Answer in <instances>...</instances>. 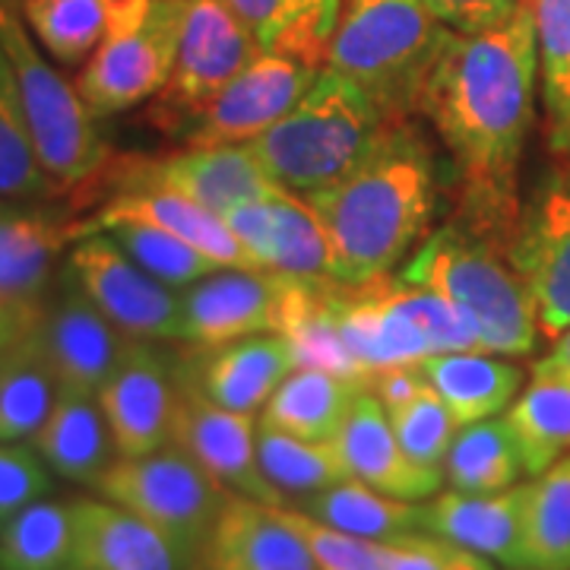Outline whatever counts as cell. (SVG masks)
Here are the masks:
<instances>
[{
	"label": "cell",
	"instance_id": "1",
	"mask_svg": "<svg viewBox=\"0 0 570 570\" xmlns=\"http://www.w3.org/2000/svg\"><path fill=\"white\" fill-rule=\"evenodd\" d=\"M539 39L530 0L489 32H453L419 111L434 124L460 175V213L508 250L520 219V163L535 118Z\"/></svg>",
	"mask_w": 570,
	"mask_h": 570
},
{
	"label": "cell",
	"instance_id": "2",
	"mask_svg": "<svg viewBox=\"0 0 570 570\" xmlns=\"http://www.w3.org/2000/svg\"><path fill=\"white\" fill-rule=\"evenodd\" d=\"M438 181L415 124H387L346 175L307 204L333 245V279L362 285L387 276L428 235Z\"/></svg>",
	"mask_w": 570,
	"mask_h": 570
},
{
	"label": "cell",
	"instance_id": "3",
	"mask_svg": "<svg viewBox=\"0 0 570 570\" xmlns=\"http://www.w3.org/2000/svg\"><path fill=\"white\" fill-rule=\"evenodd\" d=\"M450 36L425 0H348L326 67L365 89L390 121H406Z\"/></svg>",
	"mask_w": 570,
	"mask_h": 570
},
{
	"label": "cell",
	"instance_id": "4",
	"mask_svg": "<svg viewBox=\"0 0 570 570\" xmlns=\"http://www.w3.org/2000/svg\"><path fill=\"white\" fill-rule=\"evenodd\" d=\"M387 124L393 121L365 89L324 67L302 102L245 146L269 181L295 194H314L340 181Z\"/></svg>",
	"mask_w": 570,
	"mask_h": 570
},
{
	"label": "cell",
	"instance_id": "5",
	"mask_svg": "<svg viewBox=\"0 0 570 570\" xmlns=\"http://www.w3.org/2000/svg\"><path fill=\"white\" fill-rule=\"evenodd\" d=\"M508 261V250L498 242L450 219L428 235L400 279L463 307L479 326L485 352L530 355L542 333L530 292Z\"/></svg>",
	"mask_w": 570,
	"mask_h": 570
},
{
	"label": "cell",
	"instance_id": "6",
	"mask_svg": "<svg viewBox=\"0 0 570 570\" xmlns=\"http://www.w3.org/2000/svg\"><path fill=\"white\" fill-rule=\"evenodd\" d=\"M0 48L17 70L29 137L45 175L61 194H77L86 184L99 181L115 163L99 115L41 55V45L22 20L20 3H0Z\"/></svg>",
	"mask_w": 570,
	"mask_h": 570
},
{
	"label": "cell",
	"instance_id": "7",
	"mask_svg": "<svg viewBox=\"0 0 570 570\" xmlns=\"http://www.w3.org/2000/svg\"><path fill=\"white\" fill-rule=\"evenodd\" d=\"M96 491L168 532L200 561L232 494L178 448L156 450L146 456H118L99 479Z\"/></svg>",
	"mask_w": 570,
	"mask_h": 570
},
{
	"label": "cell",
	"instance_id": "8",
	"mask_svg": "<svg viewBox=\"0 0 570 570\" xmlns=\"http://www.w3.org/2000/svg\"><path fill=\"white\" fill-rule=\"evenodd\" d=\"M264 51L225 0H187L175 70L153 96L149 118L168 137H181L206 105Z\"/></svg>",
	"mask_w": 570,
	"mask_h": 570
},
{
	"label": "cell",
	"instance_id": "9",
	"mask_svg": "<svg viewBox=\"0 0 570 570\" xmlns=\"http://www.w3.org/2000/svg\"><path fill=\"white\" fill-rule=\"evenodd\" d=\"M63 266L130 340L181 343V292L142 269L108 232L80 238Z\"/></svg>",
	"mask_w": 570,
	"mask_h": 570
},
{
	"label": "cell",
	"instance_id": "10",
	"mask_svg": "<svg viewBox=\"0 0 570 570\" xmlns=\"http://www.w3.org/2000/svg\"><path fill=\"white\" fill-rule=\"evenodd\" d=\"M508 257L530 292L539 333L558 340L570 326V163L551 171L520 209Z\"/></svg>",
	"mask_w": 570,
	"mask_h": 570
},
{
	"label": "cell",
	"instance_id": "11",
	"mask_svg": "<svg viewBox=\"0 0 570 570\" xmlns=\"http://www.w3.org/2000/svg\"><path fill=\"white\" fill-rule=\"evenodd\" d=\"M187 0H153L146 20L105 41L82 63L77 89L99 118H111L159 96L175 70Z\"/></svg>",
	"mask_w": 570,
	"mask_h": 570
},
{
	"label": "cell",
	"instance_id": "12",
	"mask_svg": "<svg viewBox=\"0 0 570 570\" xmlns=\"http://www.w3.org/2000/svg\"><path fill=\"white\" fill-rule=\"evenodd\" d=\"M96 396L121 456L171 448L181 396V352H171L156 340H130Z\"/></svg>",
	"mask_w": 570,
	"mask_h": 570
},
{
	"label": "cell",
	"instance_id": "13",
	"mask_svg": "<svg viewBox=\"0 0 570 570\" xmlns=\"http://www.w3.org/2000/svg\"><path fill=\"white\" fill-rule=\"evenodd\" d=\"M32 333L55 367L61 390L89 396L102 390L130 346V336L92 305L67 266H61L58 283L48 288Z\"/></svg>",
	"mask_w": 570,
	"mask_h": 570
},
{
	"label": "cell",
	"instance_id": "14",
	"mask_svg": "<svg viewBox=\"0 0 570 570\" xmlns=\"http://www.w3.org/2000/svg\"><path fill=\"white\" fill-rule=\"evenodd\" d=\"M108 175V171H105ZM118 190L127 187H165L200 204L216 216L235 206L266 200L279 190L261 163L247 153L245 142L228 146H184L181 153L146 163H118L108 175Z\"/></svg>",
	"mask_w": 570,
	"mask_h": 570
},
{
	"label": "cell",
	"instance_id": "15",
	"mask_svg": "<svg viewBox=\"0 0 570 570\" xmlns=\"http://www.w3.org/2000/svg\"><path fill=\"white\" fill-rule=\"evenodd\" d=\"M317 73L321 70L311 63L261 55L184 127L178 140L184 146H228L254 140L302 102Z\"/></svg>",
	"mask_w": 570,
	"mask_h": 570
},
{
	"label": "cell",
	"instance_id": "16",
	"mask_svg": "<svg viewBox=\"0 0 570 570\" xmlns=\"http://www.w3.org/2000/svg\"><path fill=\"white\" fill-rule=\"evenodd\" d=\"M171 448L194 456L232 494H242L269 508H285V498L269 485L257 460L254 415L216 406L184 374Z\"/></svg>",
	"mask_w": 570,
	"mask_h": 570
},
{
	"label": "cell",
	"instance_id": "17",
	"mask_svg": "<svg viewBox=\"0 0 570 570\" xmlns=\"http://www.w3.org/2000/svg\"><path fill=\"white\" fill-rule=\"evenodd\" d=\"M285 273L213 269L181 288V343L223 346L254 333H276Z\"/></svg>",
	"mask_w": 570,
	"mask_h": 570
},
{
	"label": "cell",
	"instance_id": "18",
	"mask_svg": "<svg viewBox=\"0 0 570 570\" xmlns=\"http://www.w3.org/2000/svg\"><path fill=\"white\" fill-rule=\"evenodd\" d=\"M70 570H204V561L168 532L108 498H70Z\"/></svg>",
	"mask_w": 570,
	"mask_h": 570
},
{
	"label": "cell",
	"instance_id": "19",
	"mask_svg": "<svg viewBox=\"0 0 570 570\" xmlns=\"http://www.w3.org/2000/svg\"><path fill=\"white\" fill-rule=\"evenodd\" d=\"M92 232V219H77L48 200H0V295L45 298L63 254Z\"/></svg>",
	"mask_w": 570,
	"mask_h": 570
},
{
	"label": "cell",
	"instance_id": "20",
	"mask_svg": "<svg viewBox=\"0 0 570 570\" xmlns=\"http://www.w3.org/2000/svg\"><path fill=\"white\" fill-rule=\"evenodd\" d=\"M298 367L295 346L283 333H254L223 346L181 352V374L216 406L254 415Z\"/></svg>",
	"mask_w": 570,
	"mask_h": 570
},
{
	"label": "cell",
	"instance_id": "21",
	"mask_svg": "<svg viewBox=\"0 0 570 570\" xmlns=\"http://www.w3.org/2000/svg\"><path fill=\"white\" fill-rule=\"evenodd\" d=\"M422 530L479 551L508 570H530L527 561V485L498 494L444 491L422 504Z\"/></svg>",
	"mask_w": 570,
	"mask_h": 570
},
{
	"label": "cell",
	"instance_id": "22",
	"mask_svg": "<svg viewBox=\"0 0 570 570\" xmlns=\"http://www.w3.org/2000/svg\"><path fill=\"white\" fill-rule=\"evenodd\" d=\"M336 444L346 456L352 479L384 491L390 498L428 501L444 482L441 469H425L409 460L393 434L387 409L381 406V400L371 390H362L352 403L346 425L336 434Z\"/></svg>",
	"mask_w": 570,
	"mask_h": 570
},
{
	"label": "cell",
	"instance_id": "23",
	"mask_svg": "<svg viewBox=\"0 0 570 570\" xmlns=\"http://www.w3.org/2000/svg\"><path fill=\"white\" fill-rule=\"evenodd\" d=\"M206 570H321L279 508L228 494L204 554Z\"/></svg>",
	"mask_w": 570,
	"mask_h": 570
},
{
	"label": "cell",
	"instance_id": "24",
	"mask_svg": "<svg viewBox=\"0 0 570 570\" xmlns=\"http://www.w3.org/2000/svg\"><path fill=\"white\" fill-rule=\"evenodd\" d=\"M96 232L111 223H146L178 235L190 247L204 250L209 261L228 269H264L247 247L235 238V232L225 225L223 216L209 213L200 204L187 200L175 190L165 187H127L118 190L111 200H105L102 209L92 216Z\"/></svg>",
	"mask_w": 570,
	"mask_h": 570
},
{
	"label": "cell",
	"instance_id": "25",
	"mask_svg": "<svg viewBox=\"0 0 570 570\" xmlns=\"http://www.w3.org/2000/svg\"><path fill=\"white\" fill-rule=\"evenodd\" d=\"M149 7L153 0H20L41 51L63 67H80L105 41L137 29Z\"/></svg>",
	"mask_w": 570,
	"mask_h": 570
},
{
	"label": "cell",
	"instance_id": "26",
	"mask_svg": "<svg viewBox=\"0 0 570 570\" xmlns=\"http://www.w3.org/2000/svg\"><path fill=\"white\" fill-rule=\"evenodd\" d=\"M55 475L96 489L99 479L121 456L99 396L61 390L48 422L29 441Z\"/></svg>",
	"mask_w": 570,
	"mask_h": 570
},
{
	"label": "cell",
	"instance_id": "27",
	"mask_svg": "<svg viewBox=\"0 0 570 570\" xmlns=\"http://www.w3.org/2000/svg\"><path fill=\"white\" fill-rule=\"evenodd\" d=\"M422 371L460 428L504 412L523 384V371L494 358V352H438L422 362Z\"/></svg>",
	"mask_w": 570,
	"mask_h": 570
},
{
	"label": "cell",
	"instance_id": "28",
	"mask_svg": "<svg viewBox=\"0 0 570 570\" xmlns=\"http://www.w3.org/2000/svg\"><path fill=\"white\" fill-rule=\"evenodd\" d=\"M250 29L264 55L317 67L326 61L343 0H225Z\"/></svg>",
	"mask_w": 570,
	"mask_h": 570
},
{
	"label": "cell",
	"instance_id": "29",
	"mask_svg": "<svg viewBox=\"0 0 570 570\" xmlns=\"http://www.w3.org/2000/svg\"><path fill=\"white\" fill-rule=\"evenodd\" d=\"M362 390H367L365 381L321 367H295L269 396L261 422L305 441H336Z\"/></svg>",
	"mask_w": 570,
	"mask_h": 570
},
{
	"label": "cell",
	"instance_id": "30",
	"mask_svg": "<svg viewBox=\"0 0 570 570\" xmlns=\"http://www.w3.org/2000/svg\"><path fill=\"white\" fill-rule=\"evenodd\" d=\"M61 396V384L29 330L0 355V444L32 441Z\"/></svg>",
	"mask_w": 570,
	"mask_h": 570
},
{
	"label": "cell",
	"instance_id": "31",
	"mask_svg": "<svg viewBox=\"0 0 570 570\" xmlns=\"http://www.w3.org/2000/svg\"><path fill=\"white\" fill-rule=\"evenodd\" d=\"M324 520L336 530L374 539V542H396L403 535L422 530V504L419 501H400L384 491L371 489L358 479H346L340 485L307 494L302 501L288 504Z\"/></svg>",
	"mask_w": 570,
	"mask_h": 570
},
{
	"label": "cell",
	"instance_id": "32",
	"mask_svg": "<svg viewBox=\"0 0 570 570\" xmlns=\"http://www.w3.org/2000/svg\"><path fill=\"white\" fill-rule=\"evenodd\" d=\"M257 460L285 504L352 479L336 441H305L266 422L257 425Z\"/></svg>",
	"mask_w": 570,
	"mask_h": 570
},
{
	"label": "cell",
	"instance_id": "33",
	"mask_svg": "<svg viewBox=\"0 0 570 570\" xmlns=\"http://www.w3.org/2000/svg\"><path fill=\"white\" fill-rule=\"evenodd\" d=\"M523 475L527 466L508 419H482L466 425L453 438L444 460V479L450 489L463 494H498L520 485Z\"/></svg>",
	"mask_w": 570,
	"mask_h": 570
},
{
	"label": "cell",
	"instance_id": "34",
	"mask_svg": "<svg viewBox=\"0 0 570 570\" xmlns=\"http://www.w3.org/2000/svg\"><path fill=\"white\" fill-rule=\"evenodd\" d=\"M504 419L517 438L527 475L546 472L570 453V381L532 374V384L510 403Z\"/></svg>",
	"mask_w": 570,
	"mask_h": 570
},
{
	"label": "cell",
	"instance_id": "35",
	"mask_svg": "<svg viewBox=\"0 0 570 570\" xmlns=\"http://www.w3.org/2000/svg\"><path fill=\"white\" fill-rule=\"evenodd\" d=\"M61 190L45 175L22 111L17 70L0 48V200H55Z\"/></svg>",
	"mask_w": 570,
	"mask_h": 570
},
{
	"label": "cell",
	"instance_id": "36",
	"mask_svg": "<svg viewBox=\"0 0 570 570\" xmlns=\"http://www.w3.org/2000/svg\"><path fill=\"white\" fill-rule=\"evenodd\" d=\"M73 508L41 498L0 530V570H70Z\"/></svg>",
	"mask_w": 570,
	"mask_h": 570
},
{
	"label": "cell",
	"instance_id": "37",
	"mask_svg": "<svg viewBox=\"0 0 570 570\" xmlns=\"http://www.w3.org/2000/svg\"><path fill=\"white\" fill-rule=\"evenodd\" d=\"M264 264L285 276H333L330 235L311 204L298 200L295 190L279 187L269 197V245Z\"/></svg>",
	"mask_w": 570,
	"mask_h": 570
},
{
	"label": "cell",
	"instance_id": "38",
	"mask_svg": "<svg viewBox=\"0 0 570 570\" xmlns=\"http://www.w3.org/2000/svg\"><path fill=\"white\" fill-rule=\"evenodd\" d=\"M530 570H570V453L527 482Z\"/></svg>",
	"mask_w": 570,
	"mask_h": 570
},
{
	"label": "cell",
	"instance_id": "39",
	"mask_svg": "<svg viewBox=\"0 0 570 570\" xmlns=\"http://www.w3.org/2000/svg\"><path fill=\"white\" fill-rule=\"evenodd\" d=\"M99 232H108L142 269H149L153 276H159L163 283L175 285V288L197 283L213 269H223L216 261H209L204 250L190 247L178 235L156 228V225L111 223Z\"/></svg>",
	"mask_w": 570,
	"mask_h": 570
},
{
	"label": "cell",
	"instance_id": "40",
	"mask_svg": "<svg viewBox=\"0 0 570 570\" xmlns=\"http://www.w3.org/2000/svg\"><path fill=\"white\" fill-rule=\"evenodd\" d=\"M387 419L409 460H415L419 466L444 472V460L453 448V438L460 434L456 431L460 425H456L448 403L438 396V390L425 384L409 403L390 409Z\"/></svg>",
	"mask_w": 570,
	"mask_h": 570
},
{
	"label": "cell",
	"instance_id": "41",
	"mask_svg": "<svg viewBox=\"0 0 570 570\" xmlns=\"http://www.w3.org/2000/svg\"><path fill=\"white\" fill-rule=\"evenodd\" d=\"M279 517L298 532V539L314 554L321 570H387V542H374V539L336 530L324 520L311 517L305 510L288 508V504L279 508Z\"/></svg>",
	"mask_w": 570,
	"mask_h": 570
},
{
	"label": "cell",
	"instance_id": "42",
	"mask_svg": "<svg viewBox=\"0 0 570 570\" xmlns=\"http://www.w3.org/2000/svg\"><path fill=\"white\" fill-rule=\"evenodd\" d=\"M55 489L48 463L32 444H0V530Z\"/></svg>",
	"mask_w": 570,
	"mask_h": 570
},
{
	"label": "cell",
	"instance_id": "43",
	"mask_svg": "<svg viewBox=\"0 0 570 570\" xmlns=\"http://www.w3.org/2000/svg\"><path fill=\"white\" fill-rule=\"evenodd\" d=\"M387 570H498L491 558L431 532H412L387 542Z\"/></svg>",
	"mask_w": 570,
	"mask_h": 570
},
{
	"label": "cell",
	"instance_id": "44",
	"mask_svg": "<svg viewBox=\"0 0 570 570\" xmlns=\"http://www.w3.org/2000/svg\"><path fill=\"white\" fill-rule=\"evenodd\" d=\"M425 3L448 29L475 36L508 22L523 0H425Z\"/></svg>",
	"mask_w": 570,
	"mask_h": 570
},
{
	"label": "cell",
	"instance_id": "45",
	"mask_svg": "<svg viewBox=\"0 0 570 570\" xmlns=\"http://www.w3.org/2000/svg\"><path fill=\"white\" fill-rule=\"evenodd\" d=\"M223 219L235 232V238L247 247V254L266 269L264 257L266 245H269V197L235 206V209L225 213Z\"/></svg>",
	"mask_w": 570,
	"mask_h": 570
},
{
	"label": "cell",
	"instance_id": "46",
	"mask_svg": "<svg viewBox=\"0 0 570 570\" xmlns=\"http://www.w3.org/2000/svg\"><path fill=\"white\" fill-rule=\"evenodd\" d=\"M45 298H3L0 295V352L22 340L41 314Z\"/></svg>",
	"mask_w": 570,
	"mask_h": 570
},
{
	"label": "cell",
	"instance_id": "47",
	"mask_svg": "<svg viewBox=\"0 0 570 570\" xmlns=\"http://www.w3.org/2000/svg\"><path fill=\"white\" fill-rule=\"evenodd\" d=\"M532 374H549V377H568L570 381V326L554 340L549 355L532 365Z\"/></svg>",
	"mask_w": 570,
	"mask_h": 570
},
{
	"label": "cell",
	"instance_id": "48",
	"mask_svg": "<svg viewBox=\"0 0 570 570\" xmlns=\"http://www.w3.org/2000/svg\"><path fill=\"white\" fill-rule=\"evenodd\" d=\"M0 3H20V0H0Z\"/></svg>",
	"mask_w": 570,
	"mask_h": 570
},
{
	"label": "cell",
	"instance_id": "49",
	"mask_svg": "<svg viewBox=\"0 0 570 570\" xmlns=\"http://www.w3.org/2000/svg\"><path fill=\"white\" fill-rule=\"evenodd\" d=\"M0 355H3V352H0Z\"/></svg>",
	"mask_w": 570,
	"mask_h": 570
},
{
	"label": "cell",
	"instance_id": "50",
	"mask_svg": "<svg viewBox=\"0 0 570 570\" xmlns=\"http://www.w3.org/2000/svg\"><path fill=\"white\" fill-rule=\"evenodd\" d=\"M204 570H206V568H204Z\"/></svg>",
	"mask_w": 570,
	"mask_h": 570
}]
</instances>
